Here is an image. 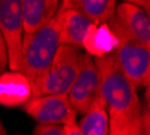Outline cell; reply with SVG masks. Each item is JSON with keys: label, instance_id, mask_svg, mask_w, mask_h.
<instances>
[{"label": "cell", "instance_id": "2e32d148", "mask_svg": "<svg viewBox=\"0 0 150 135\" xmlns=\"http://www.w3.org/2000/svg\"><path fill=\"white\" fill-rule=\"evenodd\" d=\"M33 135H65V131H64V126L37 124L33 130Z\"/></svg>", "mask_w": 150, "mask_h": 135}, {"label": "cell", "instance_id": "30bf717a", "mask_svg": "<svg viewBox=\"0 0 150 135\" xmlns=\"http://www.w3.org/2000/svg\"><path fill=\"white\" fill-rule=\"evenodd\" d=\"M59 8L58 0H23L22 19L25 35H33L54 19Z\"/></svg>", "mask_w": 150, "mask_h": 135}, {"label": "cell", "instance_id": "3957f363", "mask_svg": "<svg viewBox=\"0 0 150 135\" xmlns=\"http://www.w3.org/2000/svg\"><path fill=\"white\" fill-rule=\"evenodd\" d=\"M87 54L83 49L61 45L57 50L52 65L38 85L33 89L31 97L46 95H68L76 81Z\"/></svg>", "mask_w": 150, "mask_h": 135}, {"label": "cell", "instance_id": "6da1fadb", "mask_svg": "<svg viewBox=\"0 0 150 135\" xmlns=\"http://www.w3.org/2000/svg\"><path fill=\"white\" fill-rule=\"evenodd\" d=\"M100 77V95L108 118H133L142 112L137 89L122 73L112 54L93 58Z\"/></svg>", "mask_w": 150, "mask_h": 135}, {"label": "cell", "instance_id": "277c9868", "mask_svg": "<svg viewBox=\"0 0 150 135\" xmlns=\"http://www.w3.org/2000/svg\"><path fill=\"white\" fill-rule=\"evenodd\" d=\"M119 45L112 53L122 73L135 89H147L150 83V50L139 43L118 37Z\"/></svg>", "mask_w": 150, "mask_h": 135}, {"label": "cell", "instance_id": "ac0fdd59", "mask_svg": "<svg viewBox=\"0 0 150 135\" xmlns=\"http://www.w3.org/2000/svg\"><path fill=\"white\" fill-rule=\"evenodd\" d=\"M64 131H65V135H80L79 127H77V123H74V124H69V126H64Z\"/></svg>", "mask_w": 150, "mask_h": 135}, {"label": "cell", "instance_id": "ba28073f", "mask_svg": "<svg viewBox=\"0 0 150 135\" xmlns=\"http://www.w3.org/2000/svg\"><path fill=\"white\" fill-rule=\"evenodd\" d=\"M70 107L76 115H85L99 100L100 95V77L95 59L87 56L84 59L79 76L67 95Z\"/></svg>", "mask_w": 150, "mask_h": 135}, {"label": "cell", "instance_id": "ffe728a7", "mask_svg": "<svg viewBox=\"0 0 150 135\" xmlns=\"http://www.w3.org/2000/svg\"><path fill=\"white\" fill-rule=\"evenodd\" d=\"M1 127H3V124H1V120H0V128H1Z\"/></svg>", "mask_w": 150, "mask_h": 135}, {"label": "cell", "instance_id": "5b68a950", "mask_svg": "<svg viewBox=\"0 0 150 135\" xmlns=\"http://www.w3.org/2000/svg\"><path fill=\"white\" fill-rule=\"evenodd\" d=\"M0 33L7 50L8 68L18 72L25 39L21 0H0Z\"/></svg>", "mask_w": 150, "mask_h": 135}, {"label": "cell", "instance_id": "e0dca14e", "mask_svg": "<svg viewBox=\"0 0 150 135\" xmlns=\"http://www.w3.org/2000/svg\"><path fill=\"white\" fill-rule=\"evenodd\" d=\"M8 68V59H7V50H6V45H4L3 37L0 33V74L6 72Z\"/></svg>", "mask_w": 150, "mask_h": 135}, {"label": "cell", "instance_id": "52a82bcc", "mask_svg": "<svg viewBox=\"0 0 150 135\" xmlns=\"http://www.w3.org/2000/svg\"><path fill=\"white\" fill-rule=\"evenodd\" d=\"M107 24L116 37H126L150 50L149 15L131 1H123L118 4L115 16Z\"/></svg>", "mask_w": 150, "mask_h": 135}, {"label": "cell", "instance_id": "8fae6325", "mask_svg": "<svg viewBox=\"0 0 150 135\" xmlns=\"http://www.w3.org/2000/svg\"><path fill=\"white\" fill-rule=\"evenodd\" d=\"M119 39L108 24H91L83 39L81 49L92 58L110 56L115 52Z\"/></svg>", "mask_w": 150, "mask_h": 135}, {"label": "cell", "instance_id": "4fadbf2b", "mask_svg": "<svg viewBox=\"0 0 150 135\" xmlns=\"http://www.w3.org/2000/svg\"><path fill=\"white\" fill-rule=\"evenodd\" d=\"M64 7L80 12L92 24H105L114 19L118 1L115 0H65Z\"/></svg>", "mask_w": 150, "mask_h": 135}, {"label": "cell", "instance_id": "d6986e66", "mask_svg": "<svg viewBox=\"0 0 150 135\" xmlns=\"http://www.w3.org/2000/svg\"><path fill=\"white\" fill-rule=\"evenodd\" d=\"M0 135H7V131L4 130V127L0 128Z\"/></svg>", "mask_w": 150, "mask_h": 135}, {"label": "cell", "instance_id": "7c38bea8", "mask_svg": "<svg viewBox=\"0 0 150 135\" xmlns=\"http://www.w3.org/2000/svg\"><path fill=\"white\" fill-rule=\"evenodd\" d=\"M31 99V85L21 72L0 74V104L4 107L23 105Z\"/></svg>", "mask_w": 150, "mask_h": 135}, {"label": "cell", "instance_id": "7a4b0ae2", "mask_svg": "<svg viewBox=\"0 0 150 135\" xmlns=\"http://www.w3.org/2000/svg\"><path fill=\"white\" fill-rule=\"evenodd\" d=\"M59 46L61 43L56 16L38 33L25 35L18 72L28 80L31 92L47 72Z\"/></svg>", "mask_w": 150, "mask_h": 135}, {"label": "cell", "instance_id": "9a60e30c", "mask_svg": "<svg viewBox=\"0 0 150 135\" xmlns=\"http://www.w3.org/2000/svg\"><path fill=\"white\" fill-rule=\"evenodd\" d=\"M142 114V112H141ZM141 114L133 118L110 119L108 135H143L141 126Z\"/></svg>", "mask_w": 150, "mask_h": 135}, {"label": "cell", "instance_id": "5bb4252c", "mask_svg": "<svg viewBox=\"0 0 150 135\" xmlns=\"http://www.w3.org/2000/svg\"><path fill=\"white\" fill-rule=\"evenodd\" d=\"M80 135H108L110 119L103 99L99 100L77 123Z\"/></svg>", "mask_w": 150, "mask_h": 135}, {"label": "cell", "instance_id": "9c48e42d", "mask_svg": "<svg viewBox=\"0 0 150 135\" xmlns=\"http://www.w3.org/2000/svg\"><path fill=\"white\" fill-rule=\"evenodd\" d=\"M56 20L58 24L59 43L81 49L84 37L92 24L91 22L80 12L72 8L64 7L61 1H59L58 12L56 15Z\"/></svg>", "mask_w": 150, "mask_h": 135}, {"label": "cell", "instance_id": "8992f818", "mask_svg": "<svg viewBox=\"0 0 150 135\" xmlns=\"http://www.w3.org/2000/svg\"><path fill=\"white\" fill-rule=\"evenodd\" d=\"M25 112L42 126H69L77 123V115L67 95H46L31 97L23 105Z\"/></svg>", "mask_w": 150, "mask_h": 135}]
</instances>
